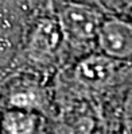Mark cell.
Wrapping results in <instances>:
<instances>
[{
  "mask_svg": "<svg viewBox=\"0 0 132 134\" xmlns=\"http://www.w3.org/2000/svg\"><path fill=\"white\" fill-rule=\"evenodd\" d=\"M103 20V16L96 8L82 3L62 4L57 18L64 39L73 45L95 41Z\"/></svg>",
  "mask_w": 132,
  "mask_h": 134,
  "instance_id": "1",
  "label": "cell"
},
{
  "mask_svg": "<svg viewBox=\"0 0 132 134\" xmlns=\"http://www.w3.org/2000/svg\"><path fill=\"white\" fill-rule=\"evenodd\" d=\"M39 114L16 108H5L0 114V134H38Z\"/></svg>",
  "mask_w": 132,
  "mask_h": 134,
  "instance_id": "5",
  "label": "cell"
},
{
  "mask_svg": "<svg viewBox=\"0 0 132 134\" xmlns=\"http://www.w3.org/2000/svg\"><path fill=\"white\" fill-rule=\"evenodd\" d=\"M7 108H16L30 113H41L46 106V98L43 92L31 84L12 85L7 93Z\"/></svg>",
  "mask_w": 132,
  "mask_h": 134,
  "instance_id": "6",
  "label": "cell"
},
{
  "mask_svg": "<svg viewBox=\"0 0 132 134\" xmlns=\"http://www.w3.org/2000/svg\"><path fill=\"white\" fill-rule=\"evenodd\" d=\"M120 64L121 61L113 60L105 54H90L76 65L74 76L81 84L97 88L112 80Z\"/></svg>",
  "mask_w": 132,
  "mask_h": 134,
  "instance_id": "4",
  "label": "cell"
},
{
  "mask_svg": "<svg viewBox=\"0 0 132 134\" xmlns=\"http://www.w3.org/2000/svg\"><path fill=\"white\" fill-rule=\"evenodd\" d=\"M96 41L105 56L123 61L132 57V23L121 19H104Z\"/></svg>",
  "mask_w": 132,
  "mask_h": 134,
  "instance_id": "2",
  "label": "cell"
},
{
  "mask_svg": "<svg viewBox=\"0 0 132 134\" xmlns=\"http://www.w3.org/2000/svg\"><path fill=\"white\" fill-rule=\"evenodd\" d=\"M64 41V35L57 19L46 18L36 23L28 37L26 53L35 62H46L57 54Z\"/></svg>",
  "mask_w": 132,
  "mask_h": 134,
  "instance_id": "3",
  "label": "cell"
}]
</instances>
